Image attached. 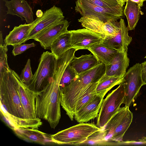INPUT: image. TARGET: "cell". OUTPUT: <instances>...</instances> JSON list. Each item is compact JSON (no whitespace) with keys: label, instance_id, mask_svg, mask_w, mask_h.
I'll list each match as a JSON object with an SVG mask.
<instances>
[{"label":"cell","instance_id":"cell-1","mask_svg":"<svg viewBox=\"0 0 146 146\" xmlns=\"http://www.w3.org/2000/svg\"><path fill=\"white\" fill-rule=\"evenodd\" d=\"M74 56V52L68 50L57 59L51 82L35 98L36 117L46 120L52 129L58 125L61 118L60 82L64 70Z\"/></svg>","mask_w":146,"mask_h":146},{"label":"cell","instance_id":"cell-10","mask_svg":"<svg viewBox=\"0 0 146 146\" xmlns=\"http://www.w3.org/2000/svg\"><path fill=\"white\" fill-rule=\"evenodd\" d=\"M64 17L61 9L55 5L47 10L41 16L34 21L32 29L24 43L29 39H34L45 29L64 19Z\"/></svg>","mask_w":146,"mask_h":146},{"label":"cell","instance_id":"cell-27","mask_svg":"<svg viewBox=\"0 0 146 146\" xmlns=\"http://www.w3.org/2000/svg\"><path fill=\"white\" fill-rule=\"evenodd\" d=\"M98 81L91 84L79 97L76 104L74 114L83 108L97 94L96 89Z\"/></svg>","mask_w":146,"mask_h":146},{"label":"cell","instance_id":"cell-30","mask_svg":"<svg viewBox=\"0 0 146 146\" xmlns=\"http://www.w3.org/2000/svg\"><path fill=\"white\" fill-rule=\"evenodd\" d=\"M106 132L104 129H101L94 133L88 138L83 144L96 145L106 142Z\"/></svg>","mask_w":146,"mask_h":146},{"label":"cell","instance_id":"cell-4","mask_svg":"<svg viewBox=\"0 0 146 146\" xmlns=\"http://www.w3.org/2000/svg\"><path fill=\"white\" fill-rule=\"evenodd\" d=\"M101 129L94 123H80L51 135L53 143L59 145H79L94 133Z\"/></svg>","mask_w":146,"mask_h":146},{"label":"cell","instance_id":"cell-23","mask_svg":"<svg viewBox=\"0 0 146 146\" xmlns=\"http://www.w3.org/2000/svg\"><path fill=\"white\" fill-rule=\"evenodd\" d=\"M126 2L124 13L127 20V28L129 31L135 29L142 12L140 7L136 3L130 0Z\"/></svg>","mask_w":146,"mask_h":146},{"label":"cell","instance_id":"cell-14","mask_svg":"<svg viewBox=\"0 0 146 146\" xmlns=\"http://www.w3.org/2000/svg\"><path fill=\"white\" fill-rule=\"evenodd\" d=\"M120 29L117 34L114 36L105 37L101 43L104 46L115 49L119 52L128 51V46L132 40L128 35V30L123 19L119 22Z\"/></svg>","mask_w":146,"mask_h":146},{"label":"cell","instance_id":"cell-24","mask_svg":"<svg viewBox=\"0 0 146 146\" xmlns=\"http://www.w3.org/2000/svg\"><path fill=\"white\" fill-rule=\"evenodd\" d=\"M123 77L110 76L104 74L100 79L96 91L97 94L104 97L108 92L123 81Z\"/></svg>","mask_w":146,"mask_h":146},{"label":"cell","instance_id":"cell-29","mask_svg":"<svg viewBox=\"0 0 146 146\" xmlns=\"http://www.w3.org/2000/svg\"><path fill=\"white\" fill-rule=\"evenodd\" d=\"M77 75L69 64L66 68L61 78L59 85L60 89L69 85Z\"/></svg>","mask_w":146,"mask_h":146},{"label":"cell","instance_id":"cell-18","mask_svg":"<svg viewBox=\"0 0 146 146\" xmlns=\"http://www.w3.org/2000/svg\"><path fill=\"white\" fill-rule=\"evenodd\" d=\"M12 129L18 136L27 141L44 145L53 143L51 135L37 129L15 128Z\"/></svg>","mask_w":146,"mask_h":146},{"label":"cell","instance_id":"cell-6","mask_svg":"<svg viewBox=\"0 0 146 146\" xmlns=\"http://www.w3.org/2000/svg\"><path fill=\"white\" fill-rule=\"evenodd\" d=\"M125 97L124 87L122 82L103 100L97 116L96 125L99 128H104L112 117L119 110L121 104H123Z\"/></svg>","mask_w":146,"mask_h":146},{"label":"cell","instance_id":"cell-36","mask_svg":"<svg viewBox=\"0 0 146 146\" xmlns=\"http://www.w3.org/2000/svg\"><path fill=\"white\" fill-rule=\"evenodd\" d=\"M4 43V42H3L2 37V33L1 31L0 34V45H3Z\"/></svg>","mask_w":146,"mask_h":146},{"label":"cell","instance_id":"cell-9","mask_svg":"<svg viewBox=\"0 0 146 146\" xmlns=\"http://www.w3.org/2000/svg\"><path fill=\"white\" fill-rule=\"evenodd\" d=\"M125 92L123 104L129 107L134 102L141 88L144 85L141 73V65L136 63L130 68L123 77Z\"/></svg>","mask_w":146,"mask_h":146},{"label":"cell","instance_id":"cell-20","mask_svg":"<svg viewBox=\"0 0 146 146\" xmlns=\"http://www.w3.org/2000/svg\"><path fill=\"white\" fill-rule=\"evenodd\" d=\"M100 63L93 54H90L83 55L78 57L74 56L69 64L78 75L90 69Z\"/></svg>","mask_w":146,"mask_h":146},{"label":"cell","instance_id":"cell-25","mask_svg":"<svg viewBox=\"0 0 146 146\" xmlns=\"http://www.w3.org/2000/svg\"><path fill=\"white\" fill-rule=\"evenodd\" d=\"M129 109V107L125 106L120 107L106 124L104 129L106 132V140L107 141H110L115 130Z\"/></svg>","mask_w":146,"mask_h":146},{"label":"cell","instance_id":"cell-19","mask_svg":"<svg viewBox=\"0 0 146 146\" xmlns=\"http://www.w3.org/2000/svg\"><path fill=\"white\" fill-rule=\"evenodd\" d=\"M33 23L15 26L6 36L4 43L7 46L19 44L24 42L31 31Z\"/></svg>","mask_w":146,"mask_h":146},{"label":"cell","instance_id":"cell-28","mask_svg":"<svg viewBox=\"0 0 146 146\" xmlns=\"http://www.w3.org/2000/svg\"><path fill=\"white\" fill-rule=\"evenodd\" d=\"M98 6L109 9L123 10L124 0H87Z\"/></svg>","mask_w":146,"mask_h":146},{"label":"cell","instance_id":"cell-17","mask_svg":"<svg viewBox=\"0 0 146 146\" xmlns=\"http://www.w3.org/2000/svg\"><path fill=\"white\" fill-rule=\"evenodd\" d=\"M128 51L118 52L110 65L106 66L105 74L110 76L123 77L126 73L129 60L127 56Z\"/></svg>","mask_w":146,"mask_h":146},{"label":"cell","instance_id":"cell-22","mask_svg":"<svg viewBox=\"0 0 146 146\" xmlns=\"http://www.w3.org/2000/svg\"><path fill=\"white\" fill-rule=\"evenodd\" d=\"M71 36L69 31L59 36L52 44L50 49L57 59L72 48Z\"/></svg>","mask_w":146,"mask_h":146},{"label":"cell","instance_id":"cell-38","mask_svg":"<svg viewBox=\"0 0 146 146\" xmlns=\"http://www.w3.org/2000/svg\"><path fill=\"white\" fill-rule=\"evenodd\" d=\"M145 58H146V55L145 56Z\"/></svg>","mask_w":146,"mask_h":146},{"label":"cell","instance_id":"cell-16","mask_svg":"<svg viewBox=\"0 0 146 146\" xmlns=\"http://www.w3.org/2000/svg\"><path fill=\"white\" fill-rule=\"evenodd\" d=\"M104 97L96 94L83 108L74 114L78 123L87 122L97 117Z\"/></svg>","mask_w":146,"mask_h":146},{"label":"cell","instance_id":"cell-5","mask_svg":"<svg viewBox=\"0 0 146 146\" xmlns=\"http://www.w3.org/2000/svg\"><path fill=\"white\" fill-rule=\"evenodd\" d=\"M57 59L48 51L41 54L38 68L28 86L30 89L40 92L51 82L56 67Z\"/></svg>","mask_w":146,"mask_h":146},{"label":"cell","instance_id":"cell-3","mask_svg":"<svg viewBox=\"0 0 146 146\" xmlns=\"http://www.w3.org/2000/svg\"><path fill=\"white\" fill-rule=\"evenodd\" d=\"M105 65L100 63L90 69L77 75L68 86L60 90V105L71 121L74 118L76 103L91 84L98 82L105 74Z\"/></svg>","mask_w":146,"mask_h":146},{"label":"cell","instance_id":"cell-12","mask_svg":"<svg viewBox=\"0 0 146 146\" xmlns=\"http://www.w3.org/2000/svg\"><path fill=\"white\" fill-rule=\"evenodd\" d=\"M72 35V48L76 51L88 49L92 46L101 43L104 36L86 28L70 31Z\"/></svg>","mask_w":146,"mask_h":146},{"label":"cell","instance_id":"cell-34","mask_svg":"<svg viewBox=\"0 0 146 146\" xmlns=\"http://www.w3.org/2000/svg\"><path fill=\"white\" fill-rule=\"evenodd\" d=\"M141 73L144 85L146 84V61L141 64Z\"/></svg>","mask_w":146,"mask_h":146},{"label":"cell","instance_id":"cell-7","mask_svg":"<svg viewBox=\"0 0 146 146\" xmlns=\"http://www.w3.org/2000/svg\"><path fill=\"white\" fill-rule=\"evenodd\" d=\"M12 71L18 82V91L26 119L33 129H38L42 125V122L36 117L35 103L36 98L39 92L29 88L22 82L17 73L13 70Z\"/></svg>","mask_w":146,"mask_h":146},{"label":"cell","instance_id":"cell-13","mask_svg":"<svg viewBox=\"0 0 146 146\" xmlns=\"http://www.w3.org/2000/svg\"><path fill=\"white\" fill-rule=\"evenodd\" d=\"M69 25L68 21L64 19L41 32L34 39L39 42L44 49H50L52 44L55 40L61 35L69 31L68 28Z\"/></svg>","mask_w":146,"mask_h":146},{"label":"cell","instance_id":"cell-32","mask_svg":"<svg viewBox=\"0 0 146 146\" xmlns=\"http://www.w3.org/2000/svg\"><path fill=\"white\" fill-rule=\"evenodd\" d=\"M34 75L31 71V60L30 59H29L24 68L22 70L19 77L22 82L28 86L33 77Z\"/></svg>","mask_w":146,"mask_h":146},{"label":"cell","instance_id":"cell-33","mask_svg":"<svg viewBox=\"0 0 146 146\" xmlns=\"http://www.w3.org/2000/svg\"><path fill=\"white\" fill-rule=\"evenodd\" d=\"M36 46L34 42L29 44H20L13 45L12 53L14 56L20 54L28 49Z\"/></svg>","mask_w":146,"mask_h":146},{"label":"cell","instance_id":"cell-8","mask_svg":"<svg viewBox=\"0 0 146 146\" xmlns=\"http://www.w3.org/2000/svg\"><path fill=\"white\" fill-rule=\"evenodd\" d=\"M75 10L82 17L94 15L104 22L111 20L117 21L121 19L124 14V10L106 9L87 0H76Z\"/></svg>","mask_w":146,"mask_h":146},{"label":"cell","instance_id":"cell-39","mask_svg":"<svg viewBox=\"0 0 146 146\" xmlns=\"http://www.w3.org/2000/svg\"></svg>","mask_w":146,"mask_h":146},{"label":"cell","instance_id":"cell-31","mask_svg":"<svg viewBox=\"0 0 146 146\" xmlns=\"http://www.w3.org/2000/svg\"><path fill=\"white\" fill-rule=\"evenodd\" d=\"M7 46L5 43L0 45V74L10 71L7 60Z\"/></svg>","mask_w":146,"mask_h":146},{"label":"cell","instance_id":"cell-21","mask_svg":"<svg viewBox=\"0 0 146 146\" xmlns=\"http://www.w3.org/2000/svg\"><path fill=\"white\" fill-rule=\"evenodd\" d=\"M87 50L90 51L100 62L106 66L110 65L118 51L107 47L100 43L94 45Z\"/></svg>","mask_w":146,"mask_h":146},{"label":"cell","instance_id":"cell-35","mask_svg":"<svg viewBox=\"0 0 146 146\" xmlns=\"http://www.w3.org/2000/svg\"><path fill=\"white\" fill-rule=\"evenodd\" d=\"M128 0H125V2H126ZM132 1L135 2L137 3L140 7H141L143 5L144 2L146 0H130Z\"/></svg>","mask_w":146,"mask_h":146},{"label":"cell","instance_id":"cell-37","mask_svg":"<svg viewBox=\"0 0 146 146\" xmlns=\"http://www.w3.org/2000/svg\"><path fill=\"white\" fill-rule=\"evenodd\" d=\"M139 142L142 143H146V136H144L139 139Z\"/></svg>","mask_w":146,"mask_h":146},{"label":"cell","instance_id":"cell-11","mask_svg":"<svg viewBox=\"0 0 146 146\" xmlns=\"http://www.w3.org/2000/svg\"><path fill=\"white\" fill-rule=\"evenodd\" d=\"M78 20L82 27L100 34L105 37L115 36L120 29L119 23L117 20H111L104 22L98 17L91 15L82 16Z\"/></svg>","mask_w":146,"mask_h":146},{"label":"cell","instance_id":"cell-26","mask_svg":"<svg viewBox=\"0 0 146 146\" xmlns=\"http://www.w3.org/2000/svg\"><path fill=\"white\" fill-rule=\"evenodd\" d=\"M133 118V113L129 109L115 130L110 141L121 143L125 133L132 121Z\"/></svg>","mask_w":146,"mask_h":146},{"label":"cell","instance_id":"cell-2","mask_svg":"<svg viewBox=\"0 0 146 146\" xmlns=\"http://www.w3.org/2000/svg\"><path fill=\"white\" fill-rule=\"evenodd\" d=\"M18 83L12 70L0 74V111L12 129H33L27 120L18 91Z\"/></svg>","mask_w":146,"mask_h":146},{"label":"cell","instance_id":"cell-15","mask_svg":"<svg viewBox=\"0 0 146 146\" xmlns=\"http://www.w3.org/2000/svg\"><path fill=\"white\" fill-rule=\"evenodd\" d=\"M5 6L7 8V14L16 15L22 21L25 20L28 24L34 21L32 8L25 0L5 1Z\"/></svg>","mask_w":146,"mask_h":146}]
</instances>
